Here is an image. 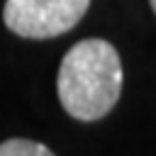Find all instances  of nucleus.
I'll return each instance as SVG.
<instances>
[{"label":"nucleus","mask_w":156,"mask_h":156,"mask_svg":"<svg viewBox=\"0 0 156 156\" xmlns=\"http://www.w3.org/2000/svg\"><path fill=\"white\" fill-rule=\"evenodd\" d=\"M124 71L117 49L107 39H80L61 58L56 93L68 117L95 122L107 117L122 95Z\"/></svg>","instance_id":"obj_1"},{"label":"nucleus","mask_w":156,"mask_h":156,"mask_svg":"<svg viewBox=\"0 0 156 156\" xmlns=\"http://www.w3.org/2000/svg\"><path fill=\"white\" fill-rule=\"evenodd\" d=\"M88 7L90 0H5L2 22L22 39H54L71 32Z\"/></svg>","instance_id":"obj_2"},{"label":"nucleus","mask_w":156,"mask_h":156,"mask_svg":"<svg viewBox=\"0 0 156 156\" xmlns=\"http://www.w3.org/2000/svg\"><path fill=\"white\" fill-rule=\"evenodd\" d=\"M0 156H56V154L49 146H44L41 141L24 139V136H12V139L0 144Z\"/></svg>","instance_id":"obj_3"},{"label":"nucleus","mask_w":156,"mask_h":156,"mask_svg":"<svg viewBox=\"0 0 156 156\" xmlns=\"http://www.w3.org/2000/svg\"><path fill=\"white\" fill-rule=\"evenodd\" d=\"M149 7H151V12L156 10V0H149Z\"/></svg>","instance_id":"obj_4"}]
</instances>
